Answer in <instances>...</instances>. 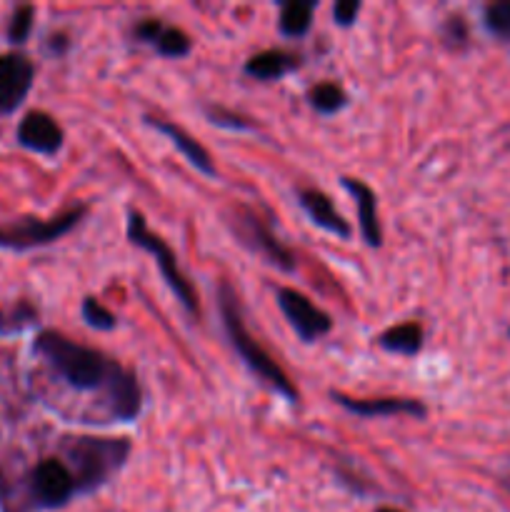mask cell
I'll return each instance as SVG.
<instances>
[{
	"mask_svg": "<svg viewBox=\"0 0 510 512\" xmlns=\"http://www.w3.org/2000/svg\"><path fill=\"white\" fill-rule=\"evenodd\" d=\"M130 440L73 435L60 440L58 455H45L25 473L20 495L8 512L60 510L95 493L118 475L130 458Z\"/></svg>",
	"mask_w": 510,
	"mask_h": 512,
	"instance_id": "6da1fadb",
	"label": "cell"
},
{
	"mask_svg": "<svg viewBox=\"0 0 510 512\" xmlns=\"http://www.w3.org/2000/svg\"><path fill=\"white\" fill-rule=\"evenodd\" d=\"M33 353L68 393L95 398L98 423H133L143 413L138 375L100 350L75 343L58 330H43L35 335Z\"/></svg>",
	"mask_w": 510,
	"mask_h": 512,
	"instance_id": "7a4b0ae2",
	"label": "cell"
},
{
	"mask_svg": "<svg viewBox=\"0 0 510 512\" xmlns=\"http://www.w3.org/2000/svg\"><path fill=\"white\" fill-rule=\"evenodd\" d=\"M218 310L220 320H223V330L228 335L230 345L238 353V358L243 360L245 368L255 375L263 385H268L273 393L283 395L288 403H298V390H295L293 380L285 375V370L270 358L268 350L248 333L243 320V310H240L238 295L230 285H220L218 288Z\"/></svg>",
	"mask_w": 510,
	"mask_h": 512,
	"instance_id": "3957f363",
	"label": "cell"
},
{
	"mask_svg": "<svg viewBox=\"0 0 510 512\" xmlns=\"http://www.w3.org/2000/svg\"><path fill=\"white\" fill-rule=\"evenodd\" d=\"M125 235H128L130 245H135V248H140V250H145L148 255H153L155 265H158L165 285H168L170 293L175 295V300L183 305L185 313L198 315V310H200L198 293H195V288L190 285V280L185 278L183 270H180L178 258H175V250L170 248L168 240H163L158 233H153V230L148 228V223H145V218L140 210H128V220H125Z\"/></svg>",
	"mask_w": 510,
	"mask_h": 512,
	"instance_id": "277c9868",
	"label": "cell"
},
{
	"mask_svg": "<svg viewBox=\"0 0 510 512\" xmlns=\"http://www.w3.org/2000/svg\"><path fill=\"white\" fill-rule=\"evenodd\" d=\"M228 225L233 230L235 240L243 248H248L250 253L263 258L273 268H278L280 273H295V268H298L295 253L288 245L280 243L278 235L270 230V225L253 208H248V205H233L228 213Z\"/></svg>",
	"mask_w": 510,
	"mask_h": 512,
	"instance_id": "5b68a950",
	"label": "cell"
},
{
	"mask_svg": "<svg viewBox=\"0 0 510 512\" xmlns=\"http://www.w3.org/2000/svg\"><path fill=\"white\" fill-rule=\"evenodd\" d=\"M85 215H88V205H75V208L65 210L50 220L23 218L18 223L5 225V228H0V250L23 253V250L43 248V245H50L68 235L75 225H80Z\"/></svg>",
	"mask_w": 510,
	"mask_h": 512,
	"instance_id": "8992f818",
	"label": "cell"
},
{
	"mask_svg": "<svg viewBox=\"0 0 510 512\" xmlns=\"http://www.w3.org/2000/svg\"><path fill=\"white\" fill-rule=\"evenodd\" d=\"M275 298H278L280 313L285 315L290 328L303 343H315L333 330V318L295 288H280Z\"/></svg>",
	"mask_w": 510,
	"mask_h": 512,
	"instance_id": "52a82bcc",
	"label": "cell"
},
{
	"mask_svg": "<svg viewBox=\"0 0 510 512\" xmlns=\"http://www.w3.org/2000/svg\"><path fill=\"white\" fill-rule=\"evenodd\" d=\"M35 65L23 53H0V115H10L28 98Z\"/></svg>",
	"mask_w": 510,
	"mask_h": 512,
	"instance_id": "ba28073f",
	"label": "cell"
},
{
	"mask_svg": "<svg viewBox=\"0 0 510 512\" xmlns=\"http://www.w3.org/2000/svg\"><path fill=\"white\" fill-rule=\"evenodd\" d=\"M15 138H18V143L25 150L45 155V158H55L63 150L65 143V133L60 128V123L53 115L43 113V110H30L18 123Z\"/></svg>",
	"mask_w": 510,
	"mask_h": 512,
	"instance_id": "9c48e42d",
	"label": "cell"
},
{
	"mask_svg": "<svg viewBox=\"0 0 510 512\" xmlns=\"http://www.w3.org/2000/svg\"><path fill=\"white\" fill-rule=\"evenodd\" d=\"M133 38L138 43H148L158 50L163 58H185L193 50V40L185 30L163 23L160 18H143L133 25Z\"/></svg>",
	"mask_w": 510,
	"mask_h": 512,
	"instance_id": "30bf717a",
	"label": "cell"
},
{
	"mask_svg": "<svg viewBox=\"0 0 510 512\" xmlns=\"http://www.w3.org/2000/svg\"><path fill=\"white\" fill-rule=\"evenodd\" d=\"M330 398L348 413L360 415V418H390V415H410V418H425L428 408L418 398H368L358 400L343 393H330Z\"/></svg>",
	"mask_w": 510,
	"mask_h": 512,
	"instance_id": "8fae6325",
	"label": "cell"
},
{
	"mask_svg": "<svg viewBox=\"0 0 510 512\" xmlns=\"http://www.w3.org/2000/svg\"><path fill=\"white\" fill-rule=\"evenodd\" d=\"M298 203L303 208V213L308 215V220L313 225H318L325 233L335 235L340 240H348L353 235L348 220L338 213V208L333 205V200L323 193V190L315 188H300L298 190Z\"/></svg>",
	"mask_w": 510,
	"mask_h": 512,
	"instance_id": "7c38bea8",
	"label": "cell"
},
{
	"mask_svg": "<svg viewBox=\"0 0 510 512\" xmlns=\"http://www.w3.org/2000/svg\"><path fill=\"white\" fill-rule=\"evenodd\" d=\"M145 123H148L150 128L158 130V133H163L165 138H168L170 143L178 148V153L183 155V158L188 160L195 170H198V173H203L205 178H215V175H218V168H215L210 153L198 143V140L193 138V135L185 133L183 128H178V125L170 123V120L155 118V115H145Z\"/></svg>",
	"mask_w": 510,
	"mask_h": 512,
	"instance_id": "4fadbf2b",
	"label": "cell"
},
{
	"mask_svg": "<svg viewBox=\"0 0 510 512\" xmlns=\"http://www.w3.org/2000/svg\"><path fill=\"white\" fill-rule=\"evenodd\" d=\"M340 183L348 190L350 198L355 200V208H358V228L363 240L370 248H380L383 245V228H380L378 198H375L373 188L358 178H340Z\"/></svg>",
	"mask_w": 510,
	"mask_h": 512,
	"instance_id": "5bb4252c",
	"label": "cell"
},
{
	"mask_svg": "<svg viewBox=\"0 0 510 512\" xmlns=\"http://www.w3.org/2000/svg\"><path fill=\"white\" fill-rule=\"evenodd\" d=\"M300 68V55L288 53V50L270 48L263 50V53H255L245 60V75L255 80H263V83H270V80H280L285 75H290L293 70Z\"/></svg>",
	"mask_w": 510,
	"mask_h": 512,
	"instance_id": "9a60e30c",
	"label": "cell"
},
{
	"mask_svg": "<svg viewBox=\"0 0 510 512\" xmlns=\"http://www.w3.org/2000/svg\"><path fill=\"white\" fill-rule=\"evenodd\" d=\"M378 348H383L385 353L403 355V358H415V355L423 350V325L408 320V323H400L388 328L385 333H380L375 338Z\"/></svg>",
	"mask_w": 510,
	"mask_h": 512,
	"instance_id": "2e32d148",
	"label": "cell"
},
{
	"mask_svg": "<svg viewBox=\"0 0 510 512\" xmlns=\"http://www.w3.org/2000/svg\"><path fill=\"white\" fill-rule=\"evenodd\" d=\"M313 10V0H288V3L280 5V33L288 35V38H300V35L308 33L310 25H313Z\"/></svg>",
	"mask_w": 510,
	"mask_h": 512,
	"instance_id": "e0dca14e",
	"label": "cell"
},
{
	"mask_svg": "<svg viewBox=\"0 0 510 512\" xmlns=\"http://www.w3.org/2000/svg\"><path fill=\"white\" fill-rule=\"evenodd\" d=\"M308 103L315 113L335 115L348 105V93H345L340 83L323 80V83H315L313 88L308 90Z\"/></svg>",
	"mask_w": 510,
	"mask_h": 512,
	"instance_id": "ac0fdd59",
	"label": "cell"
},
{
	"mask_svg": "<svg viewBox=\"0 0 510 512\" xmlns=\"http://www.w3.org/2000/svg\"><path fill=\"white\" fill-rule=\"evenodd\" d=\"M35 323H38V310L28 300H20L13 308H0V338H13V335L25 333Z\"/></svg>",
	"mask_w": 510,
	"mask_h": 512,
	"instance_id": "d6986e66",
	"label": "cell"
},
{
	"mask_svg": "<svg viewBox=\"0 0 510 512\" xmlns=\"http://www.w3.org/2000/svg\"><path fill=\"white\" fill-rule=\"evenodd\" d=\"M205 118H208V123L223 130H233V133H253L255 130L253 120L235 113V110L223 108V105H205Z\"/></svg>",
	"mask_w": 510,
	"mask_h": 512,
	"instance_id": "ffe728a7",
	"label": "cell"
},
{
	"mask_svg": "<svg viewBox=\"0 0 510 512\" xmlns=\"http://www.w3.org/2000/svg\"><path fill=\"white\" fill-rule=\"evenodd\" d=\"M33 23H35V8L33 5H18L15 13L10 15L8 23V40L13 45L25 43L33 33Z\"/></svg>",
	"mask_w": 510,
	"mask_h": 512,
	"instance_id": "44dd1931",
	"label": "cell"
},
{
	"mask_svg": "<svg viewBox=\"0 0 510 512\" xmlns=\"http://www.w3.org/2000/svg\"><path fill=\"white\" fill-rule=\"evenodd\" d=\"M80 315H83L85 323H88L90 328H95V330H113L115 325H118L115 315L110 313V310L95 298H85L83 300V305H80Z\"/></svg>",
	"mask_w": 510,
	"mask_h": 512,
	"instance_id": "7402d4cb",
	"label": "cell"
},
{
	"mask_svg": "<svg viewBox=\"0 0 510 512\" xmlns=\"http://www.w3.org/2000/svg\"><path fill=\"white\" fill-rule=\"evenodd\" d=\"M485 25L498 38H510V0H498L485 8Z\"/></svg>",
	"mask_w": 510,
	"mask_h": 512,
	"instance_id": "603a6c76",
	"label": "cell"
},
{
	"mask_svg": "<svg viewBox=\"0 0 510 512\" xmlns=\"http://www.w3.org/2000/svg\"><path fill=\"white\" fill-rule=\"evenodd\" d=\"M360 8H363V5H360L358 0H338V3L333 5L335 25H340V28H350V25L358 20Z\"/></svg>",
	"mask_w": 510,
	"mask_h": 512,
	"instance_id": "cb8c5ba5",
	"label": "cell"
},
{
	"mask_svg": "<svg viewBox=\"0 0 510 512\" xmlns=\"http://www.w3.org/2000/svg\"><path fill=\"white\" fill-rule=\"evenodd\" d=\"M443 38L448 45H463L468 40V28H465L463 18H458V15L448 18V23L443 28Z\"/></svg>",
	"mask_w": 510,
	"mask_h": 512,
	"instance_id": "d4e9b609",
	"label": "cell"
},
{
	"mask_svg": "<svg viewBox=\"0 0 510 512\" xmlns=\"http://www.w3.org/2000/svg\"><path fill=\"white\" fill-rule=\"evenodd\" d=\"M50 48L63 53V50L68 48V38H65V35H53V38H50Z\"/></svg>",
	"mask_w": 510,
	"mask_h": 512,
	"instance_id": "484cf974",
	"label": "cell"
},
{
	"mask_svg": "<svg viewBox=\"0 0 510 512\" xmlns=\"http://www.w3.org/2000/svg\"><path fill=\"white\" fill-rule=\"evenodd\" d=\"M375 512H400V510H395V508H378Z\"/></svg>",
	"mask_w": 510,
	"mask_h": 512,
	"instance_id": "4316f807",
	"label": "cell"
}]
</instances>
